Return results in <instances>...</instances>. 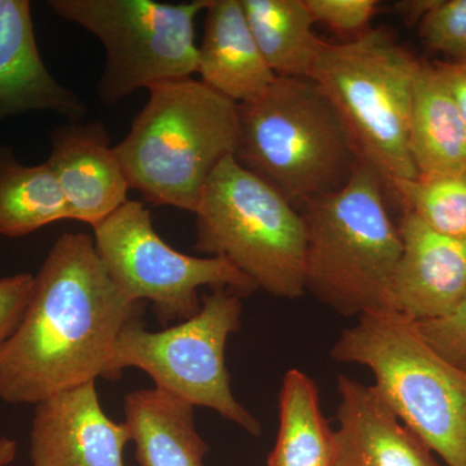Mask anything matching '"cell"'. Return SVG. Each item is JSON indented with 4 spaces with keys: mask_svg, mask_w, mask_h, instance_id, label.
<instances>
[{
    "mask_svg": "<svg viewBox=\"0 0 466 466\" xmlns=\"http://www.w3.org/2000/svg\"><path fill=\"white\" fill-rule=\"evenodd\" d=\"M435 0H415V2H400L395 8L408 24L419 23L428 14Z\"/></svg>",
    "mask_w": 466,
    "mask_h": 466,
    "instance_id": "83f0119b",
    "label": "cell"
},
{
    "mask_svg": "<svg viewBox=\"0 0 466 466\" xmlns=\"http://www.w3.org/2000/svg\"><path fill=\"white\" fill-rule=\"evenodd\" d=\"M389 188L406 211L444 235L466 238V173L419 175Z\"/></svg>",
    "mask_w": 466,
    "mask_h": 466,
    "instance_id": "7402d4cb",
    "label": "cell"
},
{
    "mask_svg": "<svg viewBox=\"0 0 466 466\" xmlns=\"http://www.w3.org/2000/svg\"><path fill=\"white\" fill-rule=\"evenodd\" d=\"M278 438L267 466H334L336 440L321 410L317 385L289 370L279 395Z\"/></svg>",
    "mask_w": 466,
    "mask_h": 466,
    "instance_id": "ffe728a7",
    "label": "cell"
},
{
    "mask_svg": "<svg viewBox=\"0 0 466 466\" xmlns=\"http://www.w3.org/2000/svg\"><path fill=\"white\" fill-rule=\"evenodd\" d=\"M34 275L16 274L0 278V349L14 333L26 308Z\"/></svg>",
    "mask_w": 466,
    "mask_h": 466,
    "instance_id": "484cf974",
    "label": "cell"
},
{
    "mask_svg": "<svg viewBox=\"0 0 466 466\" xmlns=\"http://www.w3.org/2000/svg\"><path fill=\"white\" fill-rule=\"evenodd\" d=\"M113 283L92 236L66 232L34 276L14 333L0 349V400L38 404L57 392L106 379L126 325L142 319Z\"/></svg>",
    "mask_w": 466,
    "mask_h": 466,
    "instance_id": "6da1fadb",
    "label": "cell"
},
{
    "mask_svg": "<svg viewBox=\"0 0 466 466\" xmlns=\"http://www.w3.org/2000/svg\"><path fill=\"white\" fill-rule=\"evenodd\" d=\"M330 355L366 367L401 422L447 466H466V373L441 357L416 323L391 309L342 330Z\"/></svg>",
    "mask_w": 466,
    "mask_h": 466,
    "instance_id": "5b68a950",
    "label": "cell"
},
{
    "mask_svg": "<svg viewBox=\"0 0 466 466\" xmlns=\"http://www.w3.org/2000/svg\"><path fill=\"white\" fill-rule=\"evenodd\" d=\"M238 115L235 158L294 208L339 191L360 165L341 116L311 79L276 76Z\"/></svg>",
    "mask_w": 466,
    "mask_h": 466,
    "instance_id": "3957f363",
    "label": "cell"
},
{
    "mask_svg": "<svg viewBox=\"0 0 466 466\" xmlns=\"http://www.w3.org/2000/svg\"><path fill=\"white\" fill-rule=\"evenodd\" d=\"M193 214L198 253L228 260L276 299L306 293L302 214L235 156L220 162Z\"/></svg>",
    "mask_w": 466,
    "mask_h": 466,
    "instance_id": "52a82bcc",
    "label": "cell"
},
{
    "mask_svg": "<svg viewBox=\"0 0 466 466\" xmlns=\"http://www.w3.org/2000/svg\"><path fill=\"white\" fill-rule=\"evenodd\" d=\"M35 406L33 466H126L130 429L104 412L96 381L57 392Z\"/></svg>",
    "mask_w": 466,
    "mask_h": 466,
    "instance_id": "8fae6325",
    "label": "cell"
},
{
    "mask_svg": "<svg viewBox=\"0 0 466 466\" xmlns=\"http://www.w3.org/2000/svg\"><path fill=\"white\" fill-rule=\"evenodd\" d=\"M245 17L276 76L309 78L327 42L314 33L306 0H241Z\"/></svg>",
    "mask_w": 466,
    "mask_h": 466,
    "instance_id": "d6986e66",
    "label": "cell"
},
{
    "mask_svg": "<svg viewBox=\"0 0 466 466\" xmlns=\"http://www.w3.org/2000/svg\"><path fill=\"white\" fill-rule=\"evenodd\" d=\"M419 26L431 50L466 64V0H435Z\"/></svg>",
    "mask_w": 466,
    "mask_h": 466,
    "instance_id": "603a6c76",
    "label": "cell"
},
{
    "mask_svg": "<svg viewBox=\"0 0 466 466\" xmlns=\"http://www.w3.org/2000/svg\"><path fill=\"white\" fill-rule=\"evenodd\" d=\"M205 14L198 46L201 81L238 106L258 99L276 76L260 54L241 0H208Z\"/></svg>",
    "mask_w": 466,
    "mask_h": 466,
    "instance_id": "2e32d148",
    "label": "cell"
},
{
    "mask_svg": "<svg viewBox=\"0 0 466 466\" xmlns=\"http://www.w3.org/2000/svg\"><path fill=\"white\" fill-rule=\"evenodd\" d=\"M17 455L16 441L0 438V466H8L14 462Z\"/></svg>",
    "mask_w": 466,
    "mask_h": 466,
    "instance_id": "f1b7e54d",
    "label": "cell"
},
{
    "mask_svg": "<svg viewBox=\"0 0 466 466\" xmlns=\"http://www.w3.org/2000/svg\"><path fill=\"white\" fill-rule=\"evenodd\" d=\"M382 187L361 161L343 188L299 208L306 227L305 289L342 317L390 309L401 242Z\"/></svg>",
    "mask_w": 466,
    "mask_h": 466,
    "instance_id": "277c9868",
    "label": "cell"
},
{
    "mask_svg": "<svg viewBox=\"0 0 466 466\" xmlns=\"http://www.w3.org/2000/svg\"><path fill=\"white\" fill-rule=\"evenodd\" d=\"M421 66L379 27L350 42L327 43L309 76L341 116L361 161L388 187L419 177L410 152V125Z\"/></svg>",
    "mask_w": 466,
    "mask_h": 466,
    "instance_id": "8992f818",
    "label": "cell"
},
{
    "mask_svg": "<svg viewBox=\"0 0 466 466\" xmlns=\"http://www.w3.org/2000/svg\"><path fill=\"white\" fill-rule=\"evenodd\" d=\"M242 302L227 288L202 297L200 311L182 323L149 332L142 319L126 325L110 355L106 380L116 381L122 370L137 368L167 392L193 407L216 410L227 421L259 437L262 425L236 400L226 366V346L241 327Z\"/></svg>",
    "mask_w": 466,
    "mask_h": 466,
    "instance_id": "ba28073f",
    "label": "cell"
},
{
    "mask_svg": "<svg viewBox=\"0 0 466 466\" xmlns=\"http://www.w3.org/2000/svg\"><path fill=\"white\" fill-rule=\"evenodd\" d=\"M410 152L419 175L466 173V122L434 64L422 63L417 76Z\"/></svg>",
    "mask_w": 466,
    "mask_h": 466,
    "instance_id": "ac0fdd59",
    "label": "cell"
},
{
    "mask_svg": "<svg viewBox=\"0 0 466 466\" xmlns=\"http://www.w3.org/2000/svg\"><path fill=\"white\" fill-rule=\"evenodd\" d=\"M334 466H440L433 451L395 415L375 385L337 379Z\"/></svg>",
    "mask_w": 466,
    "mask_h": 466,
    "instance_id": "5bb4252c",
    "label": "cell"
},
{
    "mask_svg": "<svg viewBox=\"0 0 466 466\" xmlns=\"http://www.w3.org/2000/svg\"><path fill=\"white\" fill-rule=\"evenodd\" d=\"M66 219L69 208L47 162L25 167L0 149V235L23 238Z\"/></svg>",
    "mask_w": 466,
    "mask_h": 466,
    "instance_id": "44dd1931",
    "label": "cell"
},
{
    "mask_svg": "<svg viewBox=\"0 0 466 466\" xmlns=\"http://www.w3.org/2000/svg\"><path fill=\"white\" fill-rule=\"evenodd\" d=\"M148 91L130 133L115 147L116 157L144 200L195 213L211 175L235 156L238 104L192 76Z\"/></svg>",
    "mask_w": 466,
    "mask_h": 466,
    "instance_id": "7a4b0ae2",
    "label": "cell"
},
{
    "mask_svg": "<svg viewBox=\"0 0 466 466\" xmlns=\"http://www.w3.org/2000/svg\"><path fill=\"white\" fill-rule=\"evenodd\" d=\"M124 410L140 466H205L208 446L191 404L155 388L128 392Z\"/></svg>",
    "mask_w": 466,
    "mask_h": 466,
    "instance_id": "e0dca14e",
    "label": "cell"
},
{
    "mask_svg": "<svg viewBox=\"0 0 466 466\" xmlns=\"http://www.w3.org/2000/svg\"><path fill=\"white\" fill-rule=\"evenodd\" d=\"M208 0L179 5L153 0H51L57 16L84 27L106 48L97 95L106 106L140 88L198 73L196 17Z\"/></svg>",
    "mask_w": 466,
    "mask_h": 466,
    "instance_id": "9c48e42d",
    "label": "cell"
},
{
    "mask_svg": "<svg viewBox=\"0 0 466 466\" xmlns=\"http://www.w3.org/2000/svg\"><path fill=\"white\" fill-rule=\"evenodd\" d=\"M29 112L81 122L87 106L43 63L29 0H0V119Z\"/></svg>",
    "mask_w": 466,
    "mask_h": 466,
    "instance_id": "9a60e30c",
    "label": "cell"
},
{
    "mask_svg": "<svg viewBox=\"0 0 466 466\" xmlns=\"http://www.w3.org/2000/svg\"><path fill=\"white\" fill-rule=\"evenodd\" d=\"M441 82L446 86L451 99L455 103L462 119L466 122V64L434 63Z\"/></svg>",
    "mask_w": 466,
    "mask_h": 466,
    "instance_id": "4316f807",
    "label": "cell"
},
{
    "mask_svg": "<svg viewBox=\"0 0 466 466\" xmlns=\"http://www.w3.org/2000/svg\"><path fill=\"white\" fill-rule=\"evenodd\" d=\"M100 122H72L51 133L47 164L66 198L70 219L92 228L127 202L130 189Z\"/></svg>",
    "mask_w": 466,
    "mask_h": 466,
    "instance_id": "4fadbf2b",
    "label": "cell"
},
{
    "mask_svg": "<svg viewBox=\"0 0 466 466\" xmlns=\"http://www.w3.org/2000/svg\"><path fill=\"white\" fill-rule=\"evenodd\" d=\"M416 327L441 358L466 373V299L446 317L420 321Z\"/></svg>",
    "mask_w": 466,
    "mask_h": 466,
    "instance_id": "cb8c5ba5",
    "label": "cell"
},
{
    "mask_svg": "<svg viewBox=\"0 0 466 466\" xmlns=\"http://www.w3.org/2000/svg\"><path fill=\"white\" fill-rule=\"evenodd\" d=\"M306 5L315 24H323L333 32L358 35L367 32L379 9L377 0H306Z\"/></svg>",
    "mask_w": 466,
    "mask_h": 466,
    "instance_id": "d4e9b609",
    "label": "cell"
},
{
    "mask_svg": "<svg viewBox=\"0 0 466 466\" xmlns=\"http://www.w3.org/2000/svg\"><path fill=\"white\" fill-rule=\"evenodd\" d=\"M390 309L413 321L446 317L466 299V238L444 235L403 211Z\"/></svg>",
    "mask_w": 466,
    "mask_h": 466,
    "instance_id": "7c38bea8",
    "label": "cell"
},
{
    "mask_svg": "<svg viewBox=\"0 0 466 466\" xmlns=\"http://www.w3.org/2000/svg\"><path fill=\"white\" fill-rule=\"evenodd\" d=\"M92 238L116 288L133 302H149L165 328L200 311V288H227L240 297L258 289L225 258L173 249L159 238L143 202H126L94 227Z\"/></svg>",
    "mask_w": 466,
    "mask_h": 466,
    "instance_id": "30bf717a",
    "label": "cell"
}]
</instances>
